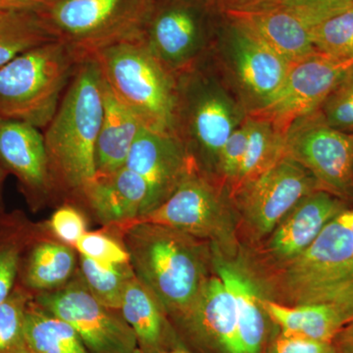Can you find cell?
Segmentation results:
<instances>
[{
	"mask_svg": "<svg viewBox=\"0 0 353 353\" xmlns=\"http://www.w3.org/2000/svg\"><path fill=\"white\" fill-rule=\"evenodd\" d=\"M116 231L126 246L134 275L154 294L170 321L183 315L214 273L210 243L143 221Z\"/></svg>",
	"mask_w": 353,
	"mask_h": 353,
	"instance_id": "cell-1",
	"label": "cell"
},
{
	"mask_svg": "<svg viewBox=\"0 0 353 353\" xmlns=\"http://www.w3.org/2000/svg\"><path fill=\"white\" fill-rule=\"evenodd\" d=\"M103 76L94 57L83 59L54 117L43 130L55 192L81 199L97 176L95 145L103 118Z\"/></svg>",
	"mask_w": 353,
	"mask_h": 353,
	"instance_id": "cell-2",
	"label": "cell"
},
{
	"mask_svg": "<svg viewBox=\"0 0 353 353\" xmlns=\"http://www.w3.org/2000/svg\"><path fill=\"white\" fill-rule=\"evenodd\" d=\"M252 276L265 299L284 305L353 303V208L330 221L296 259Z\"/></svg>",
	"mask_w": 353,
	"mask_h": 353,
	"instance_id": "cell-3",
	"label": "cell"
},
{
	"mask_svg": "<svg viewBox=\"0 0 353 353\" xmlns=\"http://www.w3.org/2000/svg\"><path fill=\"white\" fill-rule=\"evenodd\" d=\"M176 77L175 134L197 170L217 182L221 150L248 113L208 57Z\"/></svg>",
	"mask_w": 353,
	"mask_h": 353,
	"instance_id": "cell-4",
	"label": "cell"
},
{
	"mask_svg": "<svg viewBox=\"0 0 353 353\" xmlns=\"http://www.w3.org/2000/svg\"><path fill=\"white\" fill-rule=\"evenodd\" d=\"M81 61L68 43L57 39L0 67V120L46 129Z\"/></svg>",
	"mask_w": 353,
	"mask_h": 353,
	"instance_id": "cell-5",
	"label": "cell"
},
{
	"mask_svg": "<svg viewBox=\"0 0 353 353\" xmlns=\"http://www.w3.org/2000/svg\"><path fill=\"white\" fill-rule=\"evenodd\" d=\"M113 94L152 131L175 134L176 77L141 37L122 39L94 55Z\"/></svg>",
	"mask_w": 353,
	"mask_h": 353,
	"instance_id": "cell-6",
	"label": "cell"
},
{
	"mask_svg": "<svg viewBox=\"0 0 353 353\" xmlns=\"http://www.w3.org/2000/svg\"><path fill=\"white\" fill-rule=\"evenodd\" d=\"M208 57L248 116L270 104L290 65L248 26L223 13Z\"/></svg>",
	"mask_w": 353,
	"mask_h": 353,
	"instance_id": "cell-7",
	"label": "cell"
},
{
	"mask_svg": "<svg viewBox=\"0 0 353 353\" xmlns=\"http://www.w3.org/2000/svg\"><path fill=\"white\" fill-rule=\"evenodd\" d=\"M222 17L216 0H155L146 10L139 37L175 76L208 57Z\"/></svg>",
	"mask_w": 353,
	"mask_h": 353,
	"instance_id": "cell-8",
	"label": "cell"
},
{
	"mask_svg": "<svg viewBox=\"0 0 353 353\" xmlns=\"http://www.w3.org/2000/svg\"><path fill=\"white\" fill-rule=\"evenodd\" d=\"M138 221L174 228L208 241L226 256H236L241 250L233 199L223 185L196 166L163 203Z\"/></svg>",
	"mask_w": 353,
	"mask_h": 353,
	"instance_id": "cell-9",
	"label": "cell"
},
{
	"mask_svg": "<svg viewBox=\"0 0 353 353\" xmlns=\"http://www.w3.org/2000/svg\"><path fill=\"white\" fill-rule=\"evenodd\" d=\"M319 190L312 174L285 154L232 196L239 217V238L245 234L248 246L256 245L301 199Z\"/></svg>",
	"mask_w": 353,
	"mask_h": 353,
	"instance_id": "cell-10",
	"label": "cell"
},
{
	"mask_svg": "<svg viewBox=\"0 0 353 353\" xmlns=\"http://www.w3.org/2000/svg\"><path fill=\"white\" fill-rule=\"evenodd\" d=\"M148 6L127 7L126 0H52L44 15L58 39L83 60L109 44L139 36Z\"/></svg>",
	"mask_w": 353,
	"mask_h": 353,
	"instance_id": "cell-11",
	"label": "cell"
},
{
	"mask_svg": "<svg viewBox=\"0 0 353 353\" xmlns=\"http://www.w3.org/2000/svg\"><path fill=\"white\" fill-rule=\"evenodd\" d=\"M34 301L71 325L88 353H141L120 310L99 303L76 275L63 287L34 294Z\"/></svg>",
	"mask_w": 353,
	"mask_h": 353,
	"instance_id": "cell-12",
	"label": "cell"
},
{
	"mask_svg": "<svg viewBox=\"0 0 353 353\" xmlns=\"http://www.w3.org/2000/svg\"><path fill=\"white\" fill-rule=\"evenodd\" d=\"M285 153L307 169L323 190L353 203V134L329 126L319 110L292 123Z\"/></svg>",
	"mask_w": 353,
	"mask_h": 353,
	"instance_id": "cell-13",
	"label": "cell"
},
{
	"mask_svg": "<svg viewBox=\"0 0 353 353\" xmlns=\"http://www.w3.org/2000/svg\"><path fill=\"white\" fill-rule=\"evenodd\" d=\"M348 208L350 204L340 197L316 190L301 199L266 239L241 246V256L253 275L289 263L312 245L330 221Z\"/></svg>",
	"mask_w": 353,
	"mask_h": 353,
	"instance_id": "cell-14",
	"label": "cell"
},
{
	"mask_svg": "<svg viewBox=\"0 0 353 353\" xmlns=\"http://www.w3.org/2000/svg\"><path fill=\"white\" fill-rule=\"evenodd\" d=\"M192 353H245L233 296L217 274L202 285L196 301L171 321Z\"/></svg>",
	"mask_w": 353,
	"mask_h": 353,
	"instance_id": "cell-15",
	"label": "cell"
},
{
	"mask_svg": "<svg viewBox=\"0 0 353 353\" xmlns=\"http://www.w3.org/2000/svg\"><path fill=\"white\" fill-rule=\"evenodd\" d=\"M353 62L316 54L290 65L284 83L266 108L255 114L287 134L292 123L318 110Z\"/></svg>",
	"mask_w": 353,
	"mask_h": 353,
	"instance_id": "cell-16",
	"label": "cell"
},
{
	"mask_svg": "<svg viewBox=\"0 0 353 353\" xmlns=\"http://www.w3.org/2000/svg\"><path fill=\"white\" fill-rule=\"evenodd\" d=\"M0 167L17 179L34 210L55 196L43 134L28 123L0 120Z\"/></svg>",
	"mask_w": 353,
	"mask_h": 353,
	"instance_id": "cell-17",
	"label": "cell"
},
{
	"mask_svg": "<svg viewBox=\"0 0 353 353\" xmlns=\"http://www.w3.org/2000/svg\"><path fill=\"white\" fill-rule=\"evenodd\" d=\"M194 166L176 134L145 127L141 128L134 139L125 164L148 185L150 197L146 214L163 203Z\"/></svg>",
	"mask_w": 353,
	"mask_h": 353,
	"instance_id": "cell-18",
	"label": "cell"
},
{
	"mask_svg": "<svg viewBox=\"0 0 353 353\" xmlns=\"http://www.w3.org/2000/svg\"><path fill=\"white\" fill-rule=\"evenodd\" d=\"M210 246L213 272L233 296L245 353H263L279 332L275 331L279 329L265 310L263 294L240 253L234 257L226 256Z\"/></svg>",
	"mask_w": 353,
	"mask_h": 353,
	"instance_id": "cell-19",
	"label": "cell"
},
{
	"mask_svg": "<svg viewBox=\"0 0 353 353\" xmlns=\"http://www.w3.org/2000/svg\"><path fill=\"white\" fill-rule=\"evenodd\" d=\"M148 185L126 167L108 176H95L81 201L104 228L122 230L148 213Z\"/></svg>",
	"mask_w": 353,
	"mask_h": 353,
	"instance_id": "cell-20",
	"label": "cell"
},
{
	"mask_svg": "<svg viewBox=\"0 0 353 353\" xmlns=\"http://www.w3.org/2000/svg\"><path fill=\"white\" fill-rule=\"evenodd\" d=\"M222 13L248 26L290 64L317 53L311 41L310 27L285 7L273 4Z\"/></svg>",
	"mask_w": 353,
	"mask_h": 353,
	"instance_id": "cell-21",
	"label": "cell"
},
{
	"mask_svg": "<svg viewBox=\"0 0 353 353\" xmlns=\"http://www.w3.org/2000/svg\"><path fill=\"white\" fill-rule=\"evenodd\" d=\"M120 312L134 332L141 353H159L183 345L166 311L136 275L125 288Z\"/></svg>",
	"mask_w": 353,
	"mask_h": 353,
	"instance_id": "cell-22",
	"label": "cell"
},
{
	"mask_svg": "<svg viewBox=\"0 0 353 353\" xmlns=\"http://www.w3.org/2000/svg\"><path fill=\"white\" fill-rule=\"evenodd\" d=\"M263 306L279 331L329 341L353 323V303H316L284 305L263 297Z\"/></svg>",
	"mask_w": 353,
	"mask_h": 353,
	"instance_id": "cell-23",
	"label": "cell"
},
{
	"mask_svg": "<svg viewBox=\"0 0 353 353\" xmlns=\"http://www.w3.org/2000/svg\"><path fill=\"white\" fill-rule=\"evenodd\" d=\"M78 265L75 248L48 236L39 225L38 234L23 256L20 284L32 294L57 290L76 275Z\"/></svg>",
	"mask_w": 353,
	"mask_h": 353,
	"instance_id": "cell-24",
	"label": "cell"
},
{
	"mask_svg": "<svg viewBox=\"0 0 353 353\" xmlns=\"http://www.w3.org/2000/svg\"><path fill=\"white\" fill-rule=\"evenodd\" d=\"M103 105V118L95 145L97 176L111 175L125 166L134 139L143 127L138 117L113 94L105 81Z\"/></svg>",
	"mask_w": 353,
	"mask_h": 353,
	"instance_id": "cell-25",
	"label": "cell"
},
{
	"mask_svg": "<svg viewBox=\"0 0 353 353\" xmlns=\"http://www.w3.org/2000/svg\"><path fill=\"white\" fill-rule=\"evenodd\" d=\"M24 339L28 353H88L75 329L34 299L26 310Z\"/></svg>",
	"mask_w": 353,
	"mask_h": 353,
	"instance_id": "cell-26",
	"label": "cell"
},
{
	"mask_svg": "<svg viewBox=\"0 0 353 353\" xmlns=\"http://www.w3.org/2000/svg\"><path fill=\"white\" fill-rule=\"evenodd\" d=\"M248 138L245 157L230 196L252 182L284 157L285 136L270 121L248 116Z\"/></svg>",
	"mask_w": 353,
	"mask_h": 353,
	"instance_id": "cell-27",
	"label": "cell"
},
{
	"mask_svg": "<svg viewBox=\"0 0 353 353\" xmlns=\"http://www.w3.org/2000/svg\"><path fill=\"white\" fill-rule=\"evenodd\" d=\"M57 39L44 12L9 11L0 17V67L26 51Z\"/></svg>",
	"mask_w": 353,
	"mask_h": 353,
	"instance_id": "cell-28",
	"label": "cell"
},
{
	"mask_svg": "<svg viewBox=\"0 0 353 353\" xmlns=\"http://www.w3.org/2000/svg\"><path fill=\"white\" fill-rule=\"evenodd\" d=\"M39 230L21 213H0V303L17 285L23 256Z\"/></svg>",
	"mask_w": 353,
	"mask_h": 353,
	"instance_id": "cell-29",
	"label": "cell"
},
{
	"mask_svg": "<svg viewBox=\"0 0 353 353\" xmlns=\"http://www.w3.org/2000/svg\"><path fill=\"white\" fill-rule=\"evenodd\" d=\"M78 273L88 292L115 310H120L125 288L134 276L131 263L103 265L83 255H79Z\"/></svg>",
	"mask_w": 353,
	"mask_h": 353,
	"instance_id": "cell-30",
	"label": "cell"
},
{
	"mask_svg": "<svg viewBox=\"0 0 353 353\" xmlns=\"http://www.w3.org/2000/svg\"><path fill=\"white\" fill-rule=\"evenodd\" d=\"M318 54L339 62H353V6L310 29Z\"/></svg>",
	"mask_w": 353,
	"mask_h": 353,
	"instance_id": "cell-31",
	"label": "cell"
},
{
	"mask_svg": "<svg viewBox=\"0 0 353 353\" xmlns=\"http://www.w3.org/2000/svg\"><path fill=\"white\" fill-rule=\"evenodd\" d=\"M34 294L17 284L0 303V353H28L24 339L26 310Z\"/></svg>",
	"mask_w": 353,
	"mask_h": 353,
	"instance_id": "cell-32",
	"label": "cell"
},
{
	"mask_svg": "<svg viewBox=\"0 0 353 353\" xmlns=\"http://www.w3.org/2000/svg\"><path fill=\"white\" fill-rule=\"evenodd\" d=\"M79 255L103 265L130 263L129 253L119 232L103 228L101 231H88L75 245Z\"/></svg>",
	"mask_w": 353,
	"mask_h": 353,
	"instance_id": "cell-33",
	"label": "cell"
},
{
	"mask_svg": "<svg viewBox=\"0 0 353 353\" xmlns=\"http://www.w3.org/2000/svg\"><path fill=\"white\" fill-rule=\"evenodd\" d=\"M318 110L329 126L353 134V64Z\"/></svg>",
	"mask_w": 353,
	"mask_h": 353,
	"instance_id": "cell-34",
	"label": "cell"
},
{
	"mask_svg": "<svg viewBox=\"0 0 353 353\" xmlns=\"http://www.w3.org/2000/svg\"><path fill=\"white\" fill-rule=\"evenodd\" d=\"M41 227L53 238L74 248L79 240L88 231L85 213L70 203L59 206L46 224Z\"/></svg>",
	"mask_w": 353,
	"mask_h": 353,
	"instance_id": "cell-35",
	"label": "cell"
},
{
	"mask_svg": "<svg viewBox=\"0 0 353 353\" xmlns=\"http://www.w3.org/2000/svg\"><path fill=\"white\" fill-rule=\"evenodd\" d=\"M248 120L246 118L245 122L232 132L221 150L217 169V182L223 185L229 194L240 171L248 145Z\"/></svg>",
	"mask_w": 353,
	"mask_h": 353,
	"instance_id": "cell-36",
	"label": "cell"
},
{
	"mask_svg": "<svg viewBox=\"0 0 353 353\" xmlns=\"http://www.w3.org/2000/svg\"><path fill=\"white\" fill-rule=\"evenodd\" d=\"M278 6L289 9L311 28L353 6V0H279Z\"/></svg>",
	"mask_w": 353,
	"mask_h": 353,
	"instance_id": "cell-37",
	"label": "cell"
},
{
	"mask_svg": "<svg viewBox=\"0 0 353 353\" xmlns=\"http://www.w3.org/2000/svg\"><path fill=\"white\" fill-rule=\"evenodd\" d=\"M263 353H334L333 343L278 332Z\"/></svg>",
	"mask_w": 353,
	"mask_h": 353,
	"instance_id": "cell-38",
	"label": "cell"
},
{
	"mask_svg": "<svg viewBox=\"0 0 353 353\" xmlns=\"http://www.w3.org/2000/svg\"><path fill=\"white\" fill-rule=\"evenodd\" d=\"M279 0H216L221 12L226 11H246L273 6Z\"/></svg>",
	"mask_w": 353,
	"mask_h": 353,
	"instance_id": "cell-39",
	"label": "cell"
},
{
	"mask_svg": "<svg viewBox=\"0 0 353 353\" xmlns=\"http://www.w3.org/2000/svg\"><path fill=\"white\" fill-rule=\"evenodd\" d=\"M51 1L52 0H0V10L44 12Z\"/></svg>",
	"mask_w": 353,
	"mask_h": 353,
	"instance_id": "cell-40",
	"label": "cell"
},
{
	"mask_svg": "<svg viewBox=\"0 0 353 353\" xmlns=\"http://www.w3.org/2000/svg\"><path fill=\"white\" fill-rule=\"evenodd\" d=\"M332 343L334 353H353V323L340 332Z\"/></svg>",
	"mask_w": 353,
	"mask_h": 353,
	"instance_id": "cell-41",
	"label": "cell"
},
{
	"mask_svg": "<svg viewBox=\"0 0 353 353\" xmlns=\"http://www.w3.org/2000/svg\"><path fill=\"white\" fill-rule=\"evenodd\" d=\"M7 175H8V174L0 167V209H1L2 189H3V185L4 182H6ZM0 213H1V210H0Z\"/></svg>",
	"mask_w": 353,
	"mask_h": 353,
	"instance_id": "cell-42",
	"label": "cell"
},
{
	"mask_svg": "<svg viewBox=\"0 0 353 353\" xmlns=\"http://www.w3.org/2000/svg\"><path fill=\"white\" fill-rule=\"evenodd\" d=\"M159 353H192L190 352L187 347L183 345H179V347H176L172 348V350H165V352H159Z\"/></svg>",
	"mask_w": 353,
	"mask_h": 353,
	"instance_id": "cell-43",
	"label": "cell"
},
{
	"mask_svg": "<svg viewBox=\"0 0 353 353\" xmlns=\"http://www.w3.org/2000/svg\"><path fill=\"white\" fill-rule=\"evenodd\" d=\"M7 12H9V11H2V10H0V17H1V16H3L4 14H6Z\"/></svg>",
	"mask_w": 353,
	"mask_h": 353,
	"instance_id": "cell-44",
	"label": "cell"
},
{
	"mask_svg": "<svg viewBox=\"0 0 353 353\" xmlns=\"http://www.w3.org/2000/svg\"><path fill=\"white\" fill-rule=\"evenodd\" d=\"M143 1L146 2V3H152V2L155 1V0H143Z\"/></svg>",
	"mask_w": 353,
	"mask_h": 353,
	"instance_id": "cell-45",
	"label": "cell"
}]
</instances>
